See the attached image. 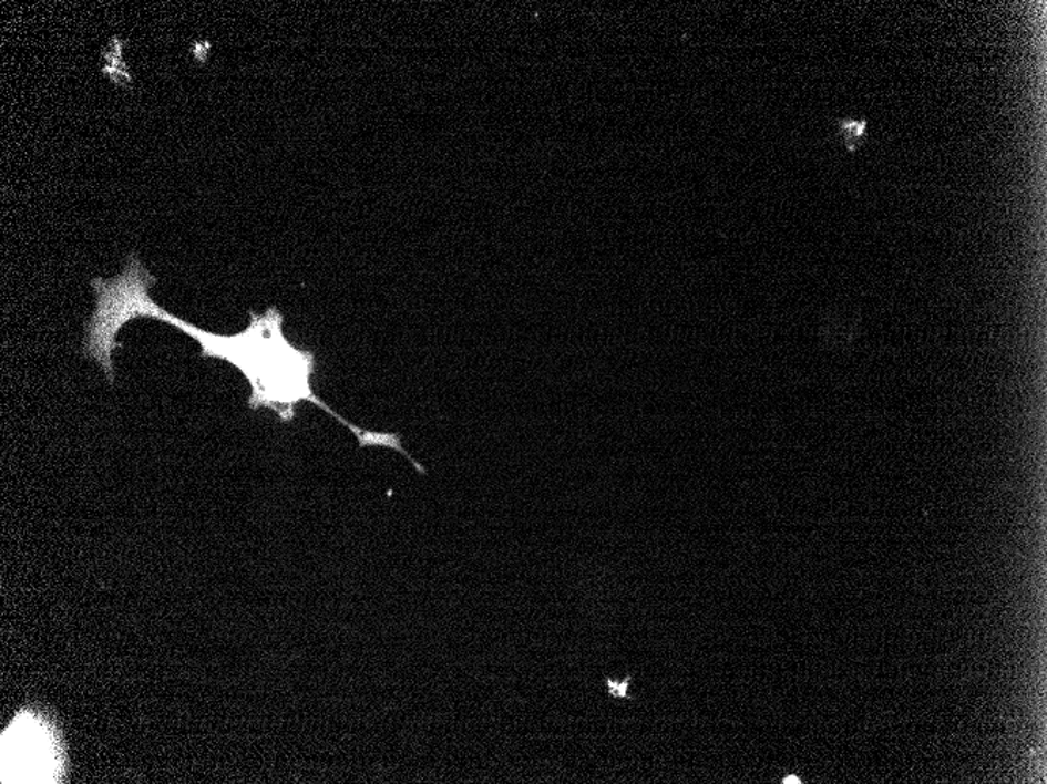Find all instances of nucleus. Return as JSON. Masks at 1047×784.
Wrapping results in <instances>:
<instances>
[{
    "label": "nucleus",
    "instance_id": "obj_1",
    "mask_svg": "<svg viewBox=\"0 0 1047 784\" xmlns=\"http://www.w3.org/2000/svg\"><path fill=\"white\" fill-rule=\"evenodd\" d=\"M168 324L202 347L203 359H217L240 371L249 385L248 408L252 411L275 412L281 423L297 419L300 404L322 409L358 439L359 448H388L413 460L402 445V435L392 431L362 430L332 411L314 390L316 354L295 347L285 334V317L276 307L266 312H249V323L237 334L225 336L206 331L184 318L170 316Z\"/></svg>",
    "mask_w": 1047,
    "mask_h": 784
},
{
    "label": "nucleus",
    "instance_id": "obj_2",
    "mask_svg": "<svg viewBox=\"0 0 1047 784\" xmlns=\"http://www.w3.org/2000/svg\"><path fill=\"white\" fill-rule=\"evenodd\" d=\"M156 283L135 252L116 278L92 280L96 306L85 328L82 351L86 359L100 363L111 385L115 384L113 352L121 348L116 342L121 329L137 318L157 320L161 313L162 307L150 295Z\"/></svg>",
    "mask_w": 1047,
    "mask_h": 784
},
{
    "label": "nucleus",
    "instance_id": "obj_3",
    "mask_svg": "<svg viewBox=\"0 0 1047 784\" xmlns=\"http://www.w3.org/2000/svg\"><path fill=\"white\" fill-rule=\"evenodd\" d=\"M40 718H29L25 712H21L3 736H9L10 742V767L24 768L22 783H33L32 768L43 772L44 783H52L51 775L44 768L54 767L59 772L60 750L59 742L54 736V730L47 729V723L38 721Z\"/></svg>",
    "mask_w": 1047,
    "mask_h": 784
},
{
    "label": "nucleus",
    "instance_id": "obj_4",
    "mask_svg": "<svg viewBox=\"0 0 1047 784\" xmlns=\"http://www.w3.org/2000/svg\"><path fill=\"white\" fill-rule=\"evenodd\" d=\"M839 135L844 140L846 149L856 153L868 138V121L841 120L838 123Z\"/></svg>",
    "mask_w": 1047,
    "mask_h": 784
},
{
    "label": "nucleus",
    "instance_id": "obj_5",
    "mask_svg": "<svg viewBox=\"0 0 1047 784\" xmlns=\"http://www.w3.org/2000/svg\"><path fill=\"white\" fill-rule=\"evenodd\" d=\"M630 681H633V675H627L623 681H615L612 680V678H606L608 695L615 700H634V697L627 694V689H629Z\"/></svg>",
    "mask_w": 1047,
    "mask_h": 784
},
{
    "label": "nucleus",
    "instance_id": "obj_6",
    "mask_svg": "<svg viewBox=\"0 0 1047 784\" xmlns=\"http://www.w3.org/2000/svg\"><path fill=\"white\" fill-rule=\"evenodd\" d=\"M782 783H801V780L799 778V776L789 775V776H786L784 780H782Z\"/></svg>",
    "mask_w": 1047,
    "mask_h": 784
}]
</instances>
